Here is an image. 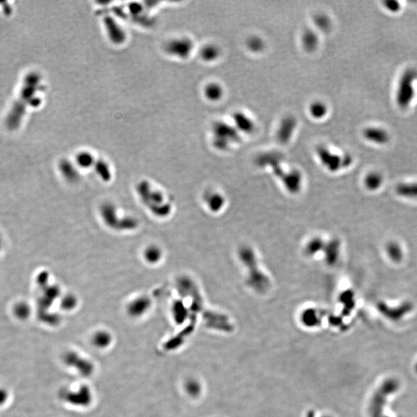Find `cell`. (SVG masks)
<instances>
[{
	"mask_svg": "<svg viewBox=\"0 0 417 417\" xmlns=\"http://www.w3.org/2000/svg\"><path fill=\"white\" fill-rule=\"evenodd\" d=\"M43 90L42 78L39 74L32 72L26 76L17 102L13 104L6 118V125L9 130L18 129L27 108H36L40 105L39 95Z\"/></svg>",
	"mask_w": 417,
	"mask_h": 417,
	"instance_id": "1",
	"label": "cell"
},
{
	"mask_svg": "<svg viewBox=\"0 0 417 417\" xmlns=\"http://www.w3.org/2000/svg\"><path fill=\"white\" fill-rule=\"evenodd\" d=\"M416 79L417 71L413 68L406 70L400 77L396 100L398 106L402 109H406L413 100L415 96L414 83Z\"/></svg>",
	"mask_w": 417,
	"mask_h": 417,
	"instance_id": "2",
	"label": "cell"
},
{
	"mask_svg": "<svg viewBox=\"0 0 417 417\" xmlns=\"http://www.w3.org/2000/svg\"><path fill=\"white\" fill-rule=\"evenodd\" d=\"M193 44L191 41L187 38L182 39H175L170 41L165 47L167 52L172 55H175L178 58H187L190 55L192 51Z\"/></svg>",
	"mask_w": 417,
	"mask_h": 417,
	"instance_id": "3",
	"label": "cell"
},
{
	"mask_svg": "<svg viewBox=\"0 0 417 417\" xmlns=\"http://www.w3.org/2000/svg\"><path fill=\"white\" fill-rule=\"evenodd\" d=\"M204 200L208 209L213 213H219L226 206V197L223 193L216 190L206 192L204 195Z\"/></svg>",
	"mask_w": 417,
	"mask_h": 417,
	"instance_id": "4",
	"label": "cell"
},
{
	"mask_svg": "<svg viewBox=\"0 0 417 417\" xmlns=\"http://www.w3.org/2000/svg\"><path fill=\"white\" fill-rule=\"evenodd\" d=\"M104 19H105V26L108 30L110 39L116 44L123 43L125 40V33L124 30L120 27L119 25L115 22V20L109 16H107Z\"/></svg>",
	"mask_w": 417,
	"mask_h": 417,
	"instance_id": "5",
	"label": "cell"
},
{
	"mask_svg": "<svg viewBox=\"0 0 417 417\" xmlns=\"http://www.w3.org/2000/svg\"><path fill=\"white\" fill-rule=\"evenodd\" d=\"M364 137L371 143L377 144L384 145L389 140V135L386 130L380 128H366L363 132Z\"/></svg>",
	"mask_w": 417,
	"mask_h": 417,
	"instance_id": "6",
	"label": "cell"
},
{
	"mask_svg": "<svg viewBox=\"0 0 417 417\" xmlns=\"http://www.w3.org/2000/svg\"><path fill=\"white\" fill-rule=\"evenodd\" d=\"M149 306H150L149 300L147 298L142 297V298L134 300L130 304L128 311L131 316L137 317L146 312V311L149 309Z\"/></svg>",
	"mask_w": 417,
	"mask_h": 417,
	"instance_id": "7",
	"label": "cell"
},
{
	"mask_svg": "<svg viewBox=\"0 0 417 417\" xmlns=\"http://www.w3.org/2000/svg\"><path fill=\"white\" fill-rule=\"evenodd\" d=\"M321 162L325 165L328 166L331 171L337 170L340 165L341 159L337 155L332 154L328 150L322 151L321 152Z\"/></svg>",
	"mask_w": 417,
	"mask_h": 417,
	"instance_id": "8",
	"label": "cell"
},
{
	"mask_svg": "<svg viewBox=\"0 0 417 417\" xmlns=\"http://www.w3.org/2000/svg\"><path fill=\"white\" fill-rule=\"evenodd\" d=\"M61 169L63 175L70 182H73L77 181V178H78V174H77V169L73 165V164L70 163L67 161L63 162L61 164Z\"/></svg>",
	"mask_w": 417,
	"mask_h": 417,
	"instance_id": "9",
	"label": "cell"
},
{
	"mask_svg": "<svg viewBox=\"0 0 417 417\" xmlns=\"http://www.w3.org/2000/svg\"><path fill=\"white\" fill-rule=\"evenodd\" d=\"M162 250L157 246L152 245L150 247H148L145 250L144 257L145 259L147 260L149 263H156L159 261L161 257H162Z\"/></svg>",
	"mask_w": 417,
	"mask_h": 417,
	"instance_id": "10",
	"label": "cell"
},
{
	"mask_svg": "<svg viewBox=\"0 0 417 417\" xmlns=\"http://www.w3.org/2000/svg\"><path fill=\"white\" fill-rule=\"evenodd\" d=\"M76 161L77 165L83 169H88L95 164L93 155L88 152H80L76 157Z\"/></svg>",
	"mask_w": 417,
	"mask_h": 417,
	"instance_id": "11",
	"label": "cell"
},
{
	"mask_svg": "<svg viewBox=\"0 0 417 417\" xmlns=\"http://www.w3.org/2000/svg\"><path fill=\"white\" fill-rule=\"evenodd\" d=\"M95 168L97 173L102 178V180L105 182L109 181L111 178V171L106 162H104L103 160L97 161L95 162Z\"/></svg>",
	"mask_w": 417,
	"mask_h": 417,
	"instance_id": "12",
	"label": "cell"
},
{
	"mask_svg": "<svg viewBox=\"0 0 417 417\" xmlns=\"http://www.w3.org/2000/svg\"><path fill=\"white\" fill-rule=\"evenodd\" d=\"M110 341H111V337L105 332H97L93 338L94 344L99 348L106 347L107 345H109Z\"/></svg>",
	"mask_w": 417,
	"mask_h": 417,
	"instance_id": "13",
	"label": "cell"
},
{
	"mask_svg": "<svg viewBox=\"0 0 417 417\" xmlns=\"http://www.w3.org/2000/svg\"><path fill=\"white\" fill-rule=\"evenodd\" d=\"M383 4H384L385 8L391 13H397L401 9L400 3L396 0H388V1L383 2Z\"/></svg>",
	"mask_w": 417,
	"mask_h": 417,
	"instance_id": "14",
	"label": "cell"
},
{
	"mask_svg": "<svg viewBox=\"0 0 417 417\" xmlns=\"http://www.w3.org/2000/svg\"><path fill=\"white\" fill-rule=\"evenodd\" d=\"M63 307H64L65 309L67 310H71L77 305V299H76L75 297L73 296V295H67L64 298V299L63 300Z\"/></svg>",
	"mask_w": 417,
	"mask_h": 417,
	"instance_id": "15",
	"label": "cell"
},
{
	"mask_svg": "<svg viewBox=\"0 0 417 417\" xmlns=\"http://www.w3.org/2000/svg\"><path fill=\"white\" fill-rule=\"evenodd\" d=\"M206 94L209 99H216L220 95V90L217 86L210 85L206 87Z\"/></svg>",
	"mask_w": 417,
	"mask_h": 417,
	"instance_id": "16",
	"label": "cell"
}]
</instances>
